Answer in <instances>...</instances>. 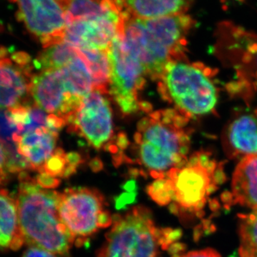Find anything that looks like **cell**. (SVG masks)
<instances>
[{"label": "cell", "mask_w": 257, "mask_h": 257, "mask_svg": "<svg viewBox=\"0 0 257 257\" xmlns=\"http://www.w3.org/2000/svg\"><path fill=\"white\" fill-rule=\"evenodd\" d=\"M214 52L234 75L230 92L249 97L257 92V33L229 21L217 25Z\"/></svg>", "instance_id": "ba28073f"}, {"label": "cell", "mask_w": 257, "mask_h": 257, "mask_svg": "<svg viewBox=\"0 0 257 257\" xmlns=\"http://www.w3.org/2000/svg\"><path fill=\"white\" fill-rule=\"evenodd\" d=\"M194 0H115L124 18L151 20L187 14Z\"/></svg>", "instance_id": "e0dca14e"}, {"label": "cell", "mask_w": 257, "mask_h": 257, "mask_svg": "<svg viewBox=\"0 0 257 257\" xmlns=\"http://www.w3.org/2000/svg\"><path fill=\"white\" fill-rule=\"evenodd\" d=\"M10 174L6 152L0 144V185L6 181Z\"/></svg>", "instance_id": "cb8c5ba5"}, {"label": "cell", "mask_w": 257, "mask_h": 257, "mask_svg": "<svg viewBox=\"0 0 257 257\" xmlns=\"http://www.w3.org/2000/svg\"><path fill=\"white\" fill-rule=\"evenodd\" d=\"M229 200L257 211V155L243 157L235 169Z\"/></svg>", "instance_id": "ac0fdd59"}, {"label": "cell", "mask_w": 257, "mask_h": 257, "mask_svg": "<svg viewBox=\"0 0 257 257\" xmlns=\"http://www.w3.org/2000/svg\"><path fill=\"white\" fill-rule=\"evenodd\" d=\"M79 50L82 52L92 73L94 90L109 94L111 64L108 51Z\"/></svg>", "instance_id": "44dd1931"}, {"label": "cell", "mask_w": 257, "mask_h": 257, "mask_svg": "<svg viewBox=\"0 0 257 257\" xmlns=\"http://www.w3.org/2000/svg\"><path fill=\"white\" fill-rule=\"evenodd\" d=\"M17 20L44 49L64 42L67 22L57 0H17Z\"/></svg>", "instance_id": "4fadbf2b"}, {"label": "cell", "mask_w": 257, "mask_h": 257, "mask_svg": "<svg viewBox=\"0 0 257 257\" xmlns=\"http://www.w3.org/2000/svg\"><path fill=\"white\" fill-rule=\"evenodd\" d=\"M224 146L231 157L257 155V107L241 113L229 123Z\"/></svg>", "instance_id": "2e32d148"}, {"label": "cell", "mask_w": 257, "mask_h": 257, "mask_svg": "<svg viewBox=\"0 0 257 257\" xmlns=\"http://www.w3.org/2000/svg\"><path fill=\"white\" fill-rule=\"evenodd\" d=\"M79 50L66 42L56 44L44 49L34 61L39 71L59 69L79 55Z\"/></svg>", "instance_id": "7402d4cb"}, {"label": "cell", "mask_w": 257, "mask_h": 257, "mask_svg": "<svg viewBox=\"0 0 257 257\" xmlns=\"http://www.w3.org/2000/svg\"><path fill=\"white\" fill-rule=\"evenodd\" d=\"M224 178L222 165L209 152H198L165 178L157 179L152 186V194L161 205L173 201L179 209L197 211Z\"/></svg>", "instance_id": "5b68a950"}, {"label": "cell", "mask_w": 257, "mask_h": 257, "mask_svg": "<svg viewBox=\"0 0 257 257\" xmlns=\"http://www.w3.org/2000/svg\"><path fill=\"white\" fill-rule=\"evenodd\" d=\"M179 236L177 230L157 227L148 209L139 206L114 218L98 256L159 257Z\"/></svg>", "instance_id": "52a82bcc"}, {"label": "cell", "mask_w": 257, "mask_h": 257, "mask_svg": "<svg viewBox=\"0 0 257 257\" xmlns=\"http://www.w3.org/2000/svg\"><path fill=\"white\" fill-rule=\"evenodd\" d=\"M34 74L28 54L18 52L8 57L0 47V109H12L28 103Z\"/></svg>", "instance_id": "5bb4252c"}, {"label": "cell", "mask_w": 257, "mask_h": 257, "mask_svg": "<svg viewBox=\"0 0 257 257\" xmlns=\"http://www.w3.org/2000/svg\"><path fill=\"white\" fill-rule=\"evenodd\" d=\"M25 241L18 202L8 191L0 189V250L16 251Z\"/></svg>", "instance_id": "d6986e66"}, {"label": "cell", "mask_w": 257, "mask_h": 257, "mask_svg": "<svg viewBox=\"0 0 257 257\" xmlns=\"http://www.w3.org/2000/svg\"><path fill=\"white\" fill-rule=\"evenodd\" d=\"M124 24L121 13L74 20L67 25L64 42L80 50L108 51L114 39L123 34Z\"/></svg>", "instance_id": "9a60e30c"}, {"label": "cell", "mask_w": 257, "mask_h": 257, "mask_svg": "<svg viewBox=\"0 0 257 257\" xmlns=\"http://www.w3.org/2000/svg\"><path fill=\"white\" fill-rule=\"evenodd\" d=\"M214 69L200 62L175 61L166 67L158 81L161 96L189 118L215 109L219 89Z\"/></svg>", "instance_id": "277c9868"}, {"label": "cell", "mask_w": 257, "mask_h": 257, "mask_svg": "<svg viewBox=\"0 0 257 257\" xmlns=\"http://www.w3.org/2000/svg\"><path fill=\"white\" fill-rule=\"evenodd\" d=\"M23 257H56V254L44 248L30 246L25 250Z\"/></svg>", "instance_id": "484cf974"}, {"label": "cell", "mask_w": 257, "mask_h": 257, "mask_svg": "<svg viewBox=\"0 0 257 257\" xmlns=\"http://www.w3.org/2000/svg\"><path fill=\"white\" fill-rule=\"evenodd\" d=\"M93 89L92 74L87 65L75 58L60 68L34 74L30 96L35 105L64 120L67 125L84 96Z\"/></svg>", "instance_id": "8992f818"}, {"label": "cell", "mask_w": 257, "mask_h": 257, "mask_svg": "<svg viewBox=\"0 0 257 257\" xmlns=\"http://www.w3.org/2000/svg\"><path fill=\"white\" fill-rule=\"evenodd\" d=\"M70 131L96 150L109 148L114 138L112 111L106 94L93 90L84 96L67 122Z\"/></svg>", "instance_id": "7c38bea8"}, {"label": "cell", "mask_w": 257, "mask_h": 257, "mask_svg": "<svg viewBox=\"0 0 257 257\" xmlns=\"http://www.w3.org/2000/svg\"><path fill=\"white\" fill-rule=\"evenodd\" d=\"M195 25L188 14L151 20L124 18L123 41L143 66L147 77L159 81L171 62L187 60L188 37Z\"/></svg>", "instance_id": "7a4b0ae2"}, {"label": "cell", "mask_w": 257, "mask_h": 257, "mask_svg": "<svg viewBox=\"0 0 257 257\" xmlns=\"http://www.w3.org/2000/svg\"><path fill=\"white\" fill-rule=\"evenodd\" d=\"M19 122L17 150L29 171L43 172L47 162L60 148L57 147L59 131L66 124L55 115L47 114L35 104L15 107Z\"/></svg>", "instance_id": "9c48e42d"}, {"label": "cell", "mask_w": 257, "mask_h": 257, "mask_svg": "<svg viewBox=\"0 0 257 257\" xmlns=\"http://www.w3.org/2000/svg\"><path fill=\"white\" fill-rule=\"evenodd\" d=\"M67 25L74 20L101 18L121 13L115 0H57Z\"/></svg>", "instance_id": "ffe728a7"}, {"label": "cell", "mask_w": 257, "mask_h": 257, "mask_svg": "<svg viewBox=\"0 0 257 257\" xmlns=\"http://www.w3.org/2000/svg\"><path fill=\"white\" fill-rule=\"evenodd\" d=\"M59 213L74 244L78 246L113 221L105 199L94 189L69 188L60 193Z\"/></svg>", "instance_id": "30bf717a"}, {"label": "cell", "mask_w": 257, "mask_h": 257, "mask_svg": "<svg viewBox=\"0 0 257 257\" xmlns=\"http://www.w3.org/2000/svg\"><path fill=\"white\" fill-rule=\"evenodd\" d=\"M172 257H221V256L215 250L206 248V249L200 250V251L184 253L183 254H180L177 252Z\"/></svg>", "instance_id": "d4e9b609"}, {"label": "cell", "mask_w": 257, "mask_h": 257, "mask_svg": "<svg viewBox=\"0 0 257 257\" xmlns=\"http://www.w3.org/2000/svg\"><path fill=\"white\" fill-rule=\"evenodd\" d=\"M19 177L17 202L25 241L56 255L68 254L74 241L59 213L60 193L41 187L27 172Z\"/></svg>", "instance_id": "3957f363"}, {"label": "cell", "mask_w": 257, "mask_h": 257, "mask_svg": "<svg viewBox=\"0 0 257 257\" xmlns=\"http://www.w3.org/2000/svg\"><path fill=\"white\" fill-rule=\"evenodd\" d=\"M239 248L241 257H257V211L240 215Z\"/></svg>", "instance_id": "603a6c76"}, {"label": "cell", "mask_w": 257, "mask_h": 257, "mask_svg": "<svg viewBox=\"0 0 257 257\" xmlns=\"http://www.w3.org/2000/svg\"><path fill=\"white\" fill-rule=\"evenodd\" d=\"M189 124V118L175 109L154 111L139 121L133 162L140 166L143 175L165 178L187 162L192 138Z\"/></svg>", "instance_id": "6da1fadb"}, {"label": "cell", "mask_w": 257, "mask_h": 257, "mask_svg": "<svg viewBox=\"0 0 257 257\" xmlns=\"http://www.w3.org/2000/svg\"><path fill=\"white\" fill-rule=\"evenodd\" d=\"M123 34L111 43L108 55L111 64L109 94L123 114H135L139 110L151 111L150 104L140 101L146 72L140 61L125 46Z\"/></svg>", "instance_id": "8fae6325"}]
</instances>
